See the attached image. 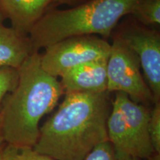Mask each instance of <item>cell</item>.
<instances>
[{
    "mask_svg": "<svg viewBox=\"0 0 160 160\" xmlns=\"http://www.w3.org/2000/svg\"><path fill=\"white\" fill-rule=\"evenodd\" d=\"M148 133L155 154L160 153V102H156L150 109Z\"/></svg>",
    "mask_w": 160,
    "mask_h": 160,
    "instance_id": "5bb4252c",
    "label": "cell"
},
{
    "mask_svg": "<svg viewBox=\"0 0 160 160\" xmlns=\"http://www.w3.org/2000/svg\"><path fill=\"white\" fill-rule=\"evenodd\" d=\"M41 54L44 71L54 77L82 64L108 58L111 44L97 36H77L69 37L45 48Z\"/></svg>",
    "mask_w": 160,
    "mask_h": 160,
    "instance_id": "5b68a950",
    "label": "cell"
},
{
    "mask_svg": "<svg viewBox=\"0 0 160 160\" xmlns=\"http://www.w3.org/2000/svg\"><path fill=\"white\" fill-rule=\"evenodd\" d=\"M108 58L82 64L61 76L65 93H104L107 91Z\"/></svg>",
    "mask_w": 160,
    "mask_h": 160,
    "instance_id": "ba28073f",
    "label": "cell"
},
{
    "mask_svg": "<svg viewBox=\"0 0 160 160\" xmlns=\"http://www.w3.org/2000/svg\"><path fill=\"white\" fill-rule=\"evenodd\" d=\"M5 144V140H4L3 136H2V128H1V125H0V148L2 147V146Z\"/></svg>",
    "mask_w": 160,
    "mask_h": 160,
    "instance_id": "ac0fdd59",
    "label": "cell"
},
{
    "mask_svg": "<svg viewBox=\"0 0 160 160\" xmlns=\"http://www.w3.org/2000/svg\"><path fill=\"white\" fill-rule=\"evenodd\" d=\"M107 91L125 93L135 102L145 106L155 103L141 72L137 56L119 36L111 44L107 62Z\"/></svg>",
    "mask_w": 160,
    "mask_h": 160,
    "instance_id": "277c9868",
    "label": "cell"
},
{
    "mask_svg": "<svg viewBox=\"0 0 160 160\" xmlns=\"http://www.w3.org/2000/svg\"><path fill=\"white\" fill-rule=\"evenodd\" d=\"M145 26L160 24V0H139L131 13Z\"/></svg>",
    "mask_w": 160,
    "mask_h": 160,
    "instance_id": "7c38bea8",
    "label": "cell"
},
{
    "mask_svg": "<svg viewBox=\"0 0 160 160\" xmlns=\"http://www.w3.org/2000/svg\"><path fill=\"white\" fill-rule=\"evenodd\" d=\"M109 93H65L59 108L42 126L34 148L55 160H83L108 141Z\"/></svg>",
    "mask_w": 160,
    "mask_h": 160,
    "instance_id": "6da1fadb",
    "label": "cell"
},
{
    "mask_svg": "<svg viewBox=\"0 0 160 160\" xmlns=\"http://www.w3.org/2000/svg\"><path fill=\"white\" fill-rule=\"evenodd\" d=\"M4 145L2 146V147L0 148V160H1V159H2V148H3Z\"/></svg>",
    "mask_w": 160,
    "mask_h": 160,
    "instance_id": "ffe728a7",
    "label": "cell"
},
{
    "mask_svg": "<svg viewBox=\"0 0 160 160\" xmlns=\"http://www.w3.org/2000/svg\"><path fill=\"white\" fill-rule=\"evenodd\" d=\"M53 1H54L55 2H57V3H60V4H68V3H72V2H74V1L76 0H53Z\"/></svg>",
    "mask_w": 160,
    "mask_h": 160,
    "instance_id": "e0dca14e",
    "label": "cell"
},
{
    "mask_svg": "<svg viewBox=\"0 0 160 160\" xmlns=\"http://www.w3.org/2000/svg\"><path fill=\"white\" fill-rule=\"evenodd\" d=\"M18 70L17 85L3 100L0 125L6 144L33 148L40 120L54 108L64 91L57 78L44 71L39 51L29 56Z\"/></svg>",
    "mask_w": 160,
    "mask_h": 160,
    "instance_id": "7a4b0ae2",
    "label": "cell"
},
{
    "mask_svg": "<svg viewBox=\"0 0 160 160\" xmlns=\"http://www.w3.org/2000/svg\"><path fill=\"white\" fill-rule=\"evenodd\" d=\"M107 135L118 159L136 158L133 142L125 117L119 106L113 101L107 119Z\"/></svg>",
    "mask_w": 160,
    "mask_h": 160,
    "instance_id": "8fae6325",
    "label": "cell"
},
{
    "mask_svg": "<svg viewBox=\"0 0 160 160\" xmlns=\"http://www.w3.org/2000/svg\"><path fill=\"white\" fill-rule=\"evenodd\" d=\"M4 18H5V17H4L2 12L1 11V10H0V25H3L2 22H3V20H4Z\"/></svg>",
    "mask_w": 160,
    "mask_h": 160,
    "instance_id": "d6986e66",
    "label": "cell"
},
{
    "mask_svg": "<svg viewBox=\"0 0 160 160\" xmlns=\"http://www.w3.org/2000/svg\"><path fill=\"white\" fill-rule=\"evenodd\" d=\"M33 53L28 35L0 25V68H19Z\"/></svg>",
    "mask_w": 160,
    "mask_h": 160,
    "instance_id": "30bf717a",
    "label": "cell"
},
{
    "mask_svg": "<svg viewBox=\"0 0 160 160\" xmlns=\"http://www.w3.org/2000/svg\"><path fill=\"white\" fill-rule=\"evenodd\" d=\"M53 0H0V10L8 18L11 28L28 35L33 26L45 14Z\"/></svg>",
    "mask_w": 160,
    "mask_h": 160,
    "instance_id": "9c48e42d",
    "label": "cell"
},
{
    "mask_svg": "<svg viewBox=\"0 0 160 160\" xmlns=\"http://www.w3.org/2000/svg\"><path fill=\"white\" fill-rule=\"evenodd\" d=\"M1 160H55L39 153L31 147H17L6 144L2 152Z\"/></svg>",
    "mask_w": 160,
    "mask_h": 160,
    "instance_id": "4fadbf2b",
    "label": "cell"
},
{
    "mask_svg": "<svg viewBox=\"0 0 160 160\" xmlns=\"http://www.w3.org/2000/svg\"><path fill=\"white\" fill-rule=\"evenodd\" d=\"M126 160H141V159H138V158H133V157H131V158H128V159H126Z\"/></svg>",
    "mask_w": 160,
    "mask_h": 160,
    "instance_id": "44dd1931",
    "label": "cell"
},
{
    "mask_svg": "<svg viewBox=\"0 0 160 160\" xmlns=\"http://www.w3.org/2000/svg\"><path fill=\"white\" fill-rule=\"evenodd\" d=\"M83 160H119L108 141L94 148Z\"/></svg>",
    "mask_w": 160,
    "mask_h": 160,
    "instance_id": "2e32d148",
    "label": "cell"
},
{
    "mask_svg": "<svg viewBox=\"0 0 160 160\" xmlns=\"http://www.w3.org/2000/svg\"><path fill=\"white\" fill-rule=\"evenodd\" d=\"M139 0H91L66 10L45 13L31 29L28 37L33 52L69 37H108L116 25L131 14Z\"/></svg>",
    "mask_w": 160,
    "mask_h": 160,
    "instance_id": "3957f363",
    "label": "cell"
},
{
    "mask_svg": "<svg viewBox=\"0 0 160 160\" xmlns=\"http://www.w3.org/2000/svg\"><path fill=\"white\" fill-rule=\"evenodd\" d=\"M113 102L117 104L125 117L136 158L139 159L151 158L155 153L148 133L150 109L148 106L135 102L128 96L121 92H116Z\"/></svg>",
    "mask_w": 160,
    "mask_h": 160,
    "instance_id": "52a82bcc",
    "label": "cell"
},
{
    "mask_svg": "<svg viewBox=\"0 0 160 160\" xmlns=\"http://www.w3.org/2000/svg\"><path fill=\"white\" fill-rule=\"evenodd\" d=\"M119 37L136 53L142 69L143 77L151 90L155 103L160 102V36L155 30L132 27Z\"/></svg>",
    "mask_w": 160,
    "mask_h": 160,
    "instance_id": "8992f818",
    "label": "cell"
},
{
    "mask_svg": "<svg viewBox=\"0 0 160 160\" xmlns=\"http://www.w3.org/2000/svg\"><path fill=\"white\" fill-rule=\"evenodd\" d=\"M19 79V70L14 68H0V112L5 97L14 90Z\"/></svg>",
    "mask_w": 160,
    "mask_h": 160,
    "instance_id": "9a60e30c",
    "label": "cell"
}]
</instances>
